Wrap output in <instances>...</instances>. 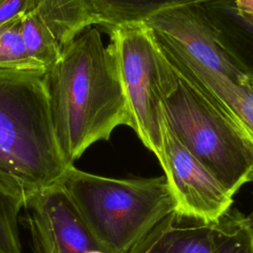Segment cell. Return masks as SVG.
I'll return each instance as SVG.
<instances>
[{"mask_svg": "<svg viewBox=\"0 0 253 253\" xmlns=\"http://www.w3.org/2000/svg\"><path fill=\"white\" fill-rule=\"evenodd\" d=\"M42 79L57 141L69 164L95 142L108 140L116 127H130L114 51L97 28L76 38Z\"/></svg>", "mask_w": 253, "mask_h": 253, "instance_id": "cell-1", "label": "cell"}, {"mask_svg": "<svg viewBox=\"0 0 253 253\" xmlns=\"http://www.w3.org/2000/svg\"><path fill=\"white\" fill-rule=\"evenodd\" d=\"M42 75L0 73V190L23 207L73 166L57 141Z\"/></svg>", "mask_w": 253, "mask_h": 253, "instance_id": "cell-2", "label": "cell"}, {"mask_svg": "<svg viewBox=\"0 0 253 253\" xmlns=\"http://www.w3.org/2000/svg\"><path fill=\"white\" fill-rule=\"evenodd\" d=\"M160 53L163 107L168 127L234 196L244 184L252 181V142L219 105L180 74L161 50Z\"/></svg>", "mask_w": 253, "mask_h": 253, "instance_id": "cell-3", "label": "cell"}, {"mask_svg": "<svg viewBox=\"0 0 253 253\" xmlns=\"http://www.w3.org/2000/svg\"><path fill=\"white\" fill-rule=\"evenodd\" d=\"M62 186L93 239L106 253H129L176 210L165 176L115 179L73 165Z\"/></svg>", "mask_w": 253, "mask_h": 253, "instance_id": "cell-4", "label": "cell"}, {"mask_svg": "<svg viewBox=\"0 0 253 253\" xmlns=\"http://www.w3.org/2000/svg\"><path fill=\"white\" fill-rule=\"evenodd\" d=\"M108 33L127 101L130 127L162 166L167 123L161 53L154 34L143 21L117 25Z\"/></svg>", "mask_w": 253, "mask_h": 253, "instance_id": "cell-5", "label": "cell"}, {"mask_svg": "<svg viewBox=\"0 0 253 253\" xmlns=\"http://www.w3.org/2000/svg\"><path fill=\"white\" fill-rule=\"evenodd\" d=\"M129 253H253V218L229 210L203 222L173 211Z\"/></svg>", "mask_w": 253, "mask_h": 253, "instance_id": "cell-6", "label": "cell"}, {"mask_svg": "<svg viewBox=\"0 0 253 253\" xmlns=\"http://www.w3.org/2000/svg\"><path fill=\"white\" fill-rule=\"evenodd\" d=\"M143 22L155 35L177 46L205 69L237 85L250 81L219 45L196 0L167 4Z\"/></svg>", "mask_w": 253, "mask_h": 253, "instance_id": "cell-7", "label": "cell"}, {"mask_svg": "<svg viewBox=\"0 0 253 253\" xmlns=\"http://www.w3.org/2000/svg\"><path fill=\"white\" fill-rule=\"evenodd\" d=\"M161 167L179 215L212 222L230 210L233 196L183 146L168 126Z\"/></svg>", "mask_w": 253, "mask_h": 253, "instance_id": "cell-8", "label": "cell"}, {"mask_svg": "<svg viewBox=\"0 0 253 253\" xmlns=\"http://www.w3.org/2000/svg\"><path fill=\"white\" fill-rule=\"evenodd\" d=\"M93 26L104 27V21L89 0H33L23 16L29 51L45 67Z\"/></svg>", "mask_w": 253, "mask_h": 253, "instance_id": "cell-9", "label": "cell"}, {"mask_svg": "<svg viewBox=\"0 0 253 253\" xmlns=\"http://www.w3.org/2000/svg\"><path fill=\"white\" fill-rule=\"evenodd\" d=\"M24 210L35 253H85L100 248L62 183L34 196Z\"/></svg>", "mask_w": 253, "mask_h": 253, "instance_id": "cell-10", "label": "cell"}, {"mask_svg": "<svg viewBox=\"0 0 253 253\" xmlns=\"http://www.w3.org/2000/svg\"><path fill=\"white\" fill-rule=\"evenodd\" d=\"M159 47L168 62L219 105L240 126L253 144V83L235 84L196 63L174 44L160 40Z\"/></svg>", "mask_w": 253, "mask_h": 253, "instance_id": "cell-11", "label": "cell"}, {"mask_svg": "<svg viewBox=\"0 0 253 253\" xmlns=\"http://www.w3.org/2000/svg\"><path fill=\"white\" fill-rule=\"evenodd\" d=\"M23 16L0 26V73L43 74L46 67L31 55L24 39Z\"/></svg>", "mask_w": 253, "mask_h": 253, "instance_id": "cell-12", "label": "cell"}, {"mask_svg": "<svg viewBox=\"0 0 253 253\" xmlns=\"http://www.w3.org/2000/svg\"><path fill=\"white\" fill-rule=\"evenodd\" d=\"M179 1L185 0H89L107 31L117 25L144 21L157 9Z\"/></svg>", "mask_w": 253, "mask_h": 253, "instance_id": "cell-13", "label": "cell"}, {"mask_svg": "<svg viewBox=\"0 0 253 253\" xmlns=\"http://www.w3.org/2000/svg\"><path fill=\"white\" fill-rule=\"evenodd\" d=\"M23 205L0 190V253H22L19 213Z\"/></svg>", "mask_w": 253, "mask_h": 253, "instance_id": "cell-14", "label": "cell"}, {"mask_svg": "<svg viewBox=\"0 0 253 253\" xmlns=\"http://www.w3.org/2000/svg\"><path fill=\"white\" fill-rule=\"evenodd\" d=\"M33 0H0V26L9 20L24 15Z\"/></svg>", "mask_w": 253, "mask_h": 253, "instance_id": "cell-15", "label": "cell"}, {"mask_svg": "<svg viewBox=\"0 0 253 253\" xmlns=\"http://www.w3.org/2000/svg\"><path fill=\"white\" fill-rule=\"evenodd\" d=\"M232 3L237 15L253 27V0H232Z\"/></svg>", "mask_w": 253, "mask_h": 253, "instance_id": "cell-16", "label": "cell"}, {"mask_svg": "<svg viewBox=\"0 0 253 253\" xmlns=\"http://www.w3.org/2000/svg\"><path fill=\"white\" fill-rule=\"evenodd\" d=\"M251 182H252V183H253V178H252V181H251Z\"/></svg>", "mask_w": 253, "mask_h": 253, "instance_id": "cell-17", "label": "cell"}]
</instances>
